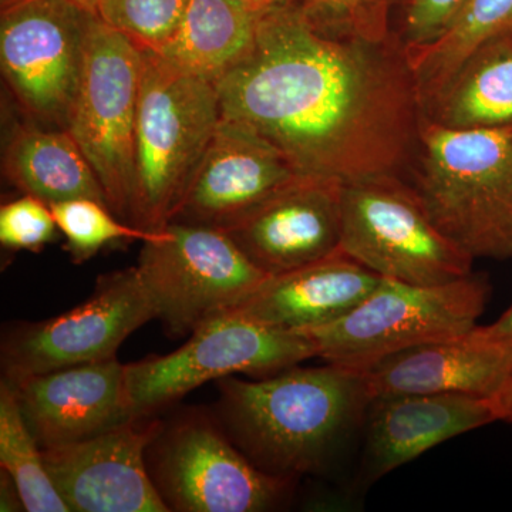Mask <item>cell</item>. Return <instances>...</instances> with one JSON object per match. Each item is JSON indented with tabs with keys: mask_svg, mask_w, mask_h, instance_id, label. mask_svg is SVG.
I'll return each mask as SVG.
<instances>
[{
	"mask_svg": "<svg viewBox=\"0 0 512 512\" xmlns=\"http://www.w3.org/2000/svg\"><path fill=\"white\" fill-rule=\"evenodd\" d=\"M222 119L254 131L306 177H404L423 100L389 25L308 0L266 9L247 55L218 80Z\"/></svg>",
	"mask_w": 512,
	"mask_h": 512,
	"instance_id": "1",
	"label": "cell"
},
{
	"mask_svg": "<svg viewBox=\"0 0 512 512\" xmlns=\"http://www.w3.org/2000/svg\"><path fill=\"white\" fill-rule=\"evenodd\" d=\"M212 410L225 434L271 476L322 470L365 416V376L336 365L293 366L256 382L224 377Z\"/></svg>",
	"mask_w": 512,
	"mask_h": 512,
	"instance_id": "2",
	"label": "cell"
},
{
	"mask_svg": "<svg viewBox=\"0 0 512 512\" xmlns=\"http://www.w3.org/2000/svg\"><path fill=\"white\" fill-rule=\"evenodd\" d=\"M403 180L471 258L512 259V126L461 130L423 117Z\"/></svg>",
	"mask_w": 512,
	"mask_h": 512,
	"instance_id": "3",
	"label": "cell"
},
{
	"mask_svg": "<svg viewBox=\"0 0 512 512\" xmlns=\"http://www.w3.org/2000/svg\"><path fill=\"white\" fill-rule=\"evenodd\" d=\"M222 119L217 84L143 50L128 222L163 231Z\"/></svg>",
	"mask_w": 512,
	"mask_h": 512,
	"instance_id": "4",
	"label": "cell"
},
{
	"mask_svg": "<svg viewBox=\"0 0 512 512\" xmlns=\"http://www.w3.org/2000/svg\"><path fill=\"white\" fill-rule=\"evenodd\" d=\"M490 296L484 276L471 274L443 285H410L382 279L353 311L326 325L296 330L308 336L316 357L365 373L403 350L467 335Z\"/></svg>",
	"mask_w": 512,
	"mask_h": 512,
	"instance_id": "5",
	"label": "cell"
},
{
	"mask_svg": "<svg viewBox=\"0 0 512 512\" xmlns=\"http://www.w3.org/2000/svg\"><path fill=\"white\" fill-rule=\"evenodd\" d=\"M146 464L168 511L275 510L293 480L259 470L225 434L214 413L190 410L161 421Z\"/></svg>",
	"mask_w": 512,
	"mask_h": 512,
	"instance_id": "6",
	"label": "cell"
},
{
	"mask_svg": "<svg viewBox=\"0 0 512 512\" xmlns=\"http://www.w3.org/2000/svg\"><path fill=\"white\" fill-rule=\"evenodd\" d=\"M340 251L403 284L443 285L473 274L474 259L431 221L402 177L342 183Z\"/></svg>",
	"mask_w": 512,
	"mask_h": 512,
	"instance_id": "7",
	"label": "cell"
},
{
	"mask_svg": "<svg viewBox=\"0 0 512 512\" xmlns=\"http://www.w3.org/2000/svg\"><path fill=\"white\" fill-rule=\"evenodd\" d=\"M180 349L126 365L133 419L154 414L211 380L235 373L282 372L316 357L308 336L262 325L235 312L202 323Z\"/></svg>",
	"mask_w": 512,
	"mask_h": 512,
	"instance_id": "8",
	"label": "cell"
},
{
	"mask_svg": "<svg viewBox=\"0 0 512 512\" xmlns=\"http://www.w3.org/2000/svg\"><path fill=\"white\" fill-rule=\"evenodd\" d=\"M136 268L156 319L173 336L191 335L268 278L227 232L181 222L143 242Z\"/></svg>",
	"mask_w": 512,
	"mask_h": 512,
	"instance_id": "9",
	"label": "cell"
},
{
	"mask_svg": "<svg viewBox=\"0 0 512 512\" xmlns=\"http://www.w3.org/2000/svg\"><path fill=\"white\" fill-rule=\"evenodd\" d=\"M143 50L97 16L67 131L99 178L107 204L128 222Z\"/></svg>",
	"mask_w": 512,
	"mask_h": 512,
	"instance_id": "10",
	"label": "cell"
},
{
	"mask_svg": "<svg viewBox=\"0 0 512 512\" xmlns=\"http://www.w3.org/2000/svg\"><path fill=\"white\" fill-rule=\"evenodd\" d=\"M96 19L74 0H25L2 9V74L33 119L69 127Z\"/></svg>",
	"mask_w": 512,
	"mask_h": 512,
	"instance_id": "11",
	"label": "cell"
},
{
	"mask_svg": "<svg viewBox=\"0 0 512 512\" xmlns=\"http://www.w3.org/2000/svg\"><path fill=\"white\" fill-rule=\"evenodd\" d=\"M156 319L136 266L100 276L72 311L19 325L3 336V379L10 382L117 357L124 340Z\"/></svg>",
	"mask_w": 512,
	"mask_h": 512,
	"instance_id": "12",
	"label": "cell"
},
{
	"mask_svg": "<svg viewBox=\"0 0 512 512\" xmlns=\"http://www.w3.org/2000/svg\"><path fill=\"white\" fill-rule=\"evenodd\" d=\"M158 423L131 419L90 439L42 450L70 512H170L146 464Z\"/></svg>",
	"mask_w": 512,
	"mask_h": 512,
	"instance_id": "13",
	"label": "cell"
},
{
	"mask_svg": "<svg viewBox=\"0 0 512 512\" xmlns=\"http://www.w3.org/2000/svg\"><path fill=\"white\" fill-rule=\"evenodd\" d=\"M224 232L266 276L322 261L340 251L342 181L302 175Z\"/></svg>",
	"mask_w": 512,
	"mask_h": 512,
	"instance_id": "14",
	"label": "cell"
},
{
	"mask_svg": "<svg viewBox=\"0 0 512 512\" xmlns=\"http://www.w3.org/2000/svg\"><path fill=\"white\" fill-rule=\"evenodd\" d=\"M302 177L271 143L221 119L171 222L225 231Z\"/></svg>",
	"mask_w": 512,
	"mask_h": 512,
	"instance_id": "15",
	"label": "cell"
},
{
	"mask_svg": "<svg viewBox=\"0 0 512 512\" xmlns=\"http://www.w3.org/2000/svg\"><path fill=\"white\" fill-rule=\"evenodd\" d=\"M8 382L42 450L90 439L133 419L126 365L117 357Z\"/></svg>",
	"mask_w": 512,
	"mask_h": 512,
	"instance_id": "16",
	"label": "cell"
},
{
	"mask_svg": "<svg viewBox=\"0 0 512 512\" xmlns=\"http://www.w3.org/2000/svg\"><path fill=\"white\" fill-rule=\"evenodd\" d=\"M497 421L490 399L470 394H402L367 409L366 474L386 476L460 434Z\"/></svg>",
	"mask_w": 512,
	"mask_h": 512,
	"instance_id": "17",
	"label": "cell"
},
{
	"mask_svg": "<svg viewBox=\"0 0 512 512\" xmlns=\"http://www.w3.org/2000/svg\"><path fill=\"white\" fill-rule=\"evenodd\" d=\"M370 400L402 394H470L491 399L512 377V349L477 338L426 343L363 373Z\"/></svg>",
	"mask_w": 512,
	"mask_h": 512,
	"instance_id": "18",
	"label": "cell"
},
{
	"mask_svg": "<svg viewBox=\"0 0 512 512\" xmlns=\"http://www.w3.org/2000/svg\"><path fill=\"white\" fill-rule=\"evenodd\" d=\"M382 279L339 251L315 264L268 276L229 311L276 329L316 328L353 311Z\"/></svg>",
	"mask_w": 512,
	"mask_h": 512,
	"instance_id": "19",
	"label": "cell"
},
{
	"mask_svg": "<svg viewBox=\"0 0 512 512\" xmlns=\"http://www.w3.org/2000/svg\"><path fill=\"white\" fill-rule=\"evenodd\" d=\"M2 168L16 188L49 205L90 198L109 207L92 164L64 128L19 124L3 148Z\"/></svg>",
	"mask_w": 512,
	"mask_h": 512,
	"instance_id": "20",
	"label": "cell"
},
{
	"mask_svg": "<svg viewBox=\"0 0 512 512\" xmlns=\"http://www.w3.org/2000/svg\"><path fill=\"white\" fill-rule=\"evenodd\" d=\"M448 128L512 126V25L484 40L424 106Z\"/></svg>",
	"mask_w": 512,
	"mask_h": 512,
	"instance_id": "21",
	"label": "cell"
},
{
	"mask_svg": "<svg viewBox=\"0 0 512 512\" xmlns=\"http://www.w3.org/2000/svg\"><path fill=\"white\" fill-rule=\"evenodd\" d=\"M262 12L237 0H190L173 36L154 53L181 72L217 83L251 49Z\"/></svg>",
	"mask_w": 512,
	"mask_h": 512,
	"instance_id": "22",
	"label": "cell"
},
{
	"mask_svg": "<svg viewBox=\"0 0 512 512\" xmlns=\"http://www.w3.org/2000/svg\"><path fill=\"white\" fill-rule=\"evenodd\" d=\"M512 25V0H463L439 39L407 53L423 100L433 99L477 46Z\"/></svg>",
	"mask_w": 512,
	"mask_h": 512,
	"instance_id": "23",
	"label": "cell"
},
{
	"mask_svg": "<svg viewBox=\"0 0 512 512\" xmlns=\"http://www.w3.org/2000/svg\"><path fill=\"white\" fill-rule=\"evenodd\" d=\"M0 467L15 481L26 511L70 512L47 471L15 389L6 379L0 383Z\"/></svg>",
	"mask_w": 512,
	"mask_h": 512,
	"instance_id": "24",
	"label": "cell"
},
{
	"mask_svg": "<svg viewBox=\"0 0 512 512\" xmlns=\"http://www.w3.org/2000/svg\"><path fill=\"white\" fill-rule=\"evenodd\" d=\"M50 207L57 227L66 239L67 252L76 264L89 261L119 239L146 242L160 237L163 232H148L130 222H121L106 204L90 198L57 202Z\"/></svg>",
	"mask_w": 512,
	"mask_h": 512,
	"instance_id": "25",
	"label": "cell"
},
{
	"mask_svg": "<svg viewBox=\"0 0 512 512\" xmlns=\"http://www.w3.org/2000/svg\"><path fill=\"white\" fill-rule=\"evenodd\" d=\"M190 0H97L96 15L141 50L157 52L180 25Z\"/></svg>",
	"mask_w": 512,
	"mask_h": 512,
	"instance_id": "26",
	"label": "cell"
},
{
	"mask_svg": "<svg viewBox=\"0 0 512 512\" xmlns=\"http://www.w3.org/2000/svg\"><path fill=\"white\" fill-rule=\"evenodd\" d=\"M463 0H384L390 26L407 53L443 35Z\"/></svg>",
	"mask_w": 512,
	"mask_h": 512,
	"instance_id": "27",
	"label": "cell"
},
{
	"mask_svg": "<svg viewBox=\"0 0 512 512\" xmlns=\"http://www.w3.org/2000/svg\"><path fill=\"white\" fill-rule=\"evenodd\" d=\"M57 232L52 207L33 195L25 194L0 208V242L12 251L40 252L55 241Z\"/></svg>",
	"mask_w": 512,
	"mask_h": 512,
	"instance_id": "28",
	"label": "cell"
},
{
	"mask_svg": "<svg viewBox=\"0 0 512 512\" xmlns=\"http://www.w3.org/2000/svg\"><path fill=\"white\" fill-rule=\"evenodd\" d=\"M477 338L512 349V306L500 319L488 326H476L473 329Z\"/></svg>",
	"mask_w": 512,
	"mask_h": 512,
	"instance_id": "29",
	"label": "cell"
},
{
	"mask_svg": "<svg viewBox=\"0 0 512 512\" xmlns=\"http://www.w3.org/2000/svg\"><path fill=\"white\" fill-rule=\"evenodd\" d=\"M0 511H26L19 488L5 470L0 473Z\"/></svg>",
	"mask_w": 512,
	"mask_h": 512,
	"instance_id": "30",
	"label": "cell"
},
{
	"mask_svg": "<svg viewBox=\"0 0 512 512\" xmlns=\"http://www.w3.org/2000/svg\"><path fill=\"white\" fill-rule=\"evenodd\" d=\"M345 13L353 19L372 18V16H386L384 0H345Z\"/></svg>",
	"mask_w": 512,
	"mask_h": 512,
	"instance_id": "31",
	"label": "cell"
},
{
	"mask_svg": "<svg viewBox=\"0 0 512 512\" xmlns=\"http://www.w3.org/2000/svg\"><path fill=\"white\" fill-rule=\"evenodd\" d=\"M490 402L497 421L512 423V377L504 384L500 392L491 397Z\"/></svg>",
	"mask_w": 512,
	"mask_h": 512,
	"instance_id": "32",
	"label": "cell"
},
{
	"mask_svg": "<svg viewBox=\"0 0 512 512\" xmlns=\"http://www.w3.org/2000/svg\"><path fill=\"white\" fill-rule=\"evenodd\" d=\"M242 5L256 10H266L275 8V6L286 5V3L301 2V0H237Z\"/></svg>",
	"mask_w": 512,
	"mask_h": 512,
	"instance_id": "33",
	"label": "cell"
},
{
	"mask_svg": "<svg viewBox=\"0 0 512 512\" xmlns=\"http://www.w3.org/2000/svg\"><path fill=\"white\" fill-rule=\"evenodd\" d=\"M311 5L316 6V8L329 10V12L342 13V15H346L345 13V0H309Z\"/></svg>",
	"mask_w": 512,
	"mask_h": 512,
	"instance_id": "34",
	"label": "cell"
},
{
	"mask_svg": "<svg viewBox=\"0 0 512 512\" xmlns=\"http://www.w3.org/2000/svg\"><path fill=\"white\" fill-rule=\"evenodd\" d=\"M20 2H25V0H0V8H9V6L16 5V3ZM74 2L80 3L84 8L93 10V12L96 13L97 0H74Z\"/></svg>",
	"mask_w": 512,
	"mask_h": 512,
	"instance_id": "35",
	"label": "cell"
}]
</instances>
